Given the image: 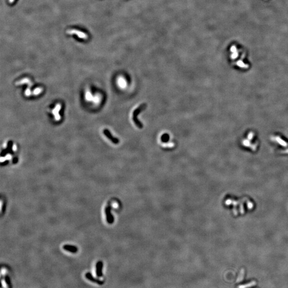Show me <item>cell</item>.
<instances>
[{
    "instance_id": "cell-1",
    "label": "cell",
    "mask_w": 288,
    "mask_h": 288,
    "mask_svg": "<svg viewBox=\"0 0 288 288\" xmlns=\"http://www.w3.org/2000/svg\"><path fill=\"white\" fill-rule=\"evenodd\" d=\"M241 143L244 147L249 149L252 151H255L258 146L257 138L255 134L251 132L248 133L247 136L242 139Z\"/></svg>"
},
{
    "instance_id": "cell-2",
    "label": "cell",
    "mask_w": 288,
    "mask_h": 288,
    "mask_svg": "<svg viewBox=\"0 0 288 288\" xmlns=\"http://www.w3.org/2000/svg\"><path fill=\"white\" fill-rule=\"evenodd\" d=\"M272 143L274 145L276 150L282 154L288 153V144L280 136H274L272 138Z\"/></svg>"
},
{
    "instance_id": "cell-3",
    "label": "cell",
    "mask_w": 288,
    "mask_h": 288,
    "mask_svg": "<svg viewBox=\"0 0 288 288\" xmlns=\"http://www.w3.org/2000/svg\"><path fill=\"white\" fill-rule=\"evenodd\" d=\"M146 107H147L146 104H145V103L142 104L139 107L136 108L132 114V120H133L134 123L135 124L136 126L139 129H142L143 127V125L142 123L138 120L137 116H138V115H139V114H140L141 112H142L144 109H145L146 108Z\"/></svg>"
},
{
    "instance_id": "cell-4",
    "label": "cell",
    "mask_w": 288,
    "mask_h": 288,
    "mask_svg": "<svg viewBox=\"0 0 288 288\" xmlns=\"http://www.w3.org/2000/svg\"><path fill=\"white\" fill-rule=\"evenodd\" d=\"M105 214L106 216V220H107V222L109 224H112L114 221V216H113V214H111V208L109 206H107L105 208Z\"/></svg>"
},
{
    "instance_id": "cell-5",
    "label": "cell",
    "mask_w": 288,
    "mask_h": 288,
    "mask_svg": "<svg viewBox=\"0 0 288 288\" xmlns=\"http://www.w3.org/2000/svg\"><path fill=\"white\" fill-rule=\"evenodd\" d=\"M104 133L105 135L106 136L107 138H108L109 140H111L113 143H114V144H117L119 143V140L117 138H115V137H114V136H113V135H111V133L110 132V131H109L108 130H107V129H105V130H104Z\"/></svg>"
},
{
    "instance_id": "cell-6",
    "label": "cell",
    "mask_w": 288,
    "mask_h": 288,
    "mask_svg": "<svg viewBox=\"0 0 288 288\" xmlns=\"http://www.w3.org/2000/svg\"><path fill=\"white\" fill-rule=\"evenodd\" d=\"M63 249L66 251H69L71 253H75L78 251V248L75 246L66 244L63 246Z\"/></svg>"
},
{
    "instance_id": "cell-7",
    "label": "cell",
    "mask_w": 288,
    "mask_h": 288,
    "mask_svg": "<svg viewBox=\"0 0 288 288\" xmlns=\"http://www.w3.org/2000/svg\"><path fill=\"white\" fill-rule=\"evenodd\" d=\"M103 263L102 261H99L96 265V272L97 276L100 277L103 275L102 273V268H103Z\"/></svg>"
},
{
    "instance_id": "cell-8",
    "label": "cell",
    "mask_w": 288,
    "mask_h": 288,
    "mask_svg": "<svg viewBox=\"0 0 288 288\" xmlns=\"http://www.w3.org/2000/svg\"><path fill=\"white\" fill-rule=\"evenodd\" d=\"M86 278L87 279L90 280V281H92V282H93L96 283H97V284H103V283H104L103 281H99V280H97V279H95V278H94V277L92 276V275L90 273H88L87 274H86Z\"/></svg>"
},
{
    "instance_id": "cell-9",
    "label": "cell",
    "mask_w": 288,
    "mask_h": 288,
    "mask_svg": "<svg viewBox=\"0 0 288 288\" xmlns=\"http://www.w3.org/2000/svg\"><path fill=\"white\" fill-rule=\"evenodd\" d=\"M60 109V105H57L56 107L54 109V110L53 111V113L55 116V119H56V120H59V119H60V116H59V113H58Z\"/></svg>"
},
{
    "instance_id": "cell-10",
    "label": "cell",
    "mask_w": 288,
    "mask_h": 288,
    "mask_svg": "<svg viewBox=\"0 0 288 288\" xmlns=\"http://www.w3.org/2000/svg\"><path fill=\"white\" fill-rule=\"evenodd\" d=\"M86 100L88 101H92L93 98H94V97H92V96L90 92H86Z\"/></svg>"
},
{
    "instance_id": "cell-11",
    "label": "cell",
    "mask_w": 288,
    "mask_h": 288,
    "mask_svg": "<svg viewBox=\"0 0 288 288\" xmlns=\"http://www.w3.org/2000/svg\"><path fill=\"white\" fill-rule=\"evenodd\" d=\"M100 97H99V96H98V95H96V96H95V97H94L92 101H93L94 103H97H97H99V101H100Z\"/></svg>"
},
{
    "instance_id": "cell-12",
    "label": "cell",
    "mask_w": 288,
    "mask_h": 288,
    "mask_svg": "<svg viewBox=\"0 0 288 288\" xmlns=\"http://www.w3.org/2000/svg\"><path fill=\"white\" fill-rule=\"evenodd\" d=\"M42 92V89L41 88H37L34 91V94L35 95H38Z\"/></svg>"
},
{
    "instance_id": "cell-13",
    "label": "cell",
    "mask_w": 288,
    "mask_h": 288,
    "mask_svg": "<svg viewBox=\"0 0 288 288\" xmlns=\"http://www.w3.org/2000/svg\"><path fill=\"white\" fill-rule=\"evenodd\" d=\"M9 162V161L8 160H6L5 161H3V162H2L1 163V165H2V166L7 165L8 164Z\"/></svg>"
},
{
    "instance_id": "cell-14",
    "label": "cell",
    "mask_w": 288,
    "mask_h": 288,
    "mask_svg": "<svg viewBox=\"0 0 288 288\" xmlns=\"http://www.w3.org/2000/svg\"><path fill=\"white\" fill-rule=\"evenodd\" d=\"M13 164H16V163H17V162H18V159H17L16 157L14 158L13 160Z\"/></svg>"
},
{
    "instance_id": "cell-15",
    "label": "cell",
    "mask_w": 288,
    "mask_h": 288,
    "mask_svg": "<svg viewBox=\"0 0 288 288\" xmlns=\"http://www.w3.org/2000/svg\"><path fill=\"white\" fill-rule=\"evenodd\" d=\"M25 93H26V95H27V96H29V95H30V94H31V92H30V91L29 90V89H28L26 91V92H25Z\"/></svg>"
}]
</instances>
